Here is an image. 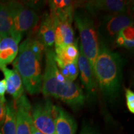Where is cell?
<instances>
[{
  "mask_svg": "<svg viewBox=\"0 0 134 134\" xmlns=\"http://www.w3.org/2000/svg\"><path fill=\"white\" fill-rule=\"evenodd\" d=\"M55 107L50 99L37 104L32 114L34 127L43 134H56L54 120Z\"/></svg>",
  "mask_w": 134,
  "mask_h": 134,
  "instance_id": "6",
  "label": "cell"
},
{
  "mask_svg": "<svg viewBox=\"0 0 134 134\" xmlns=\"http://www.w3.org/2000/svg\"><path fill=\"white\" fill-rule=\"evenodd\" d=\"M37 38L46 49H52L55 43V31L53 20L50 14H45L37 27Z\"/></svg>",
  "mask_w": 134,
  "mask_h": 134,
  "instance_id": "14",
  "label": "cell"
},
{
  "mask_svg": "<svg viewBox=\"0 0 134 134\" xmlns=\"http://www.w3.org/2000/svg\"><path fill=\"white\" fill-rule=\"evenodd\" d=\"M54 120L56 134H76L77 125L74 119L65 110L56 105Z\"/></svg>",
  "mask_w": 134,
  "mask_h": 134,
  "instance_id": "13",
  "label": "cell"
},
{
  "mask_svg": "<svg viewBox=\"0 0 134 134\" xmlns=\"http://www.w3.org/2000/svg\"><path fill=\"white\" fill-rule=\"evenodd\" d=\"M13 26V8L11 2L0 3V37H10Z\"/></svg>",
  "mask_w": 134,
  "mask_h": 134,
  "instance_id": "17",
  "label": "cell"
},
{
  "mask_svg": "<svg viewBox=\"0 0 134 134\" xmlns=\"http://www.w3.org/2000/svg\"><path fill=\"white\" fill-rule=\"evenodd\" d=\"M6 91V83L4 79L0 80V100L3 103H6V99H5V93Z\"/></svg>",
  "mask_w": 134,
  "mask_h": 134,
  "instance_id": "24",
  "label": "cell"
},
{
  "mask_svg": "<svg viewBox=\"0 0 134 134\" xmlns=\"http://www.w3.org/2000/svg\"><path fill=\"white\" fill-rule=\"evenodd\" d=\"M1 70L6 80V91L13 96L14 100H18L24 94V86L21 76L14 69L5 67Z\"/></svg>",
  "mask_w": 134,
  "mask_h": 134,
  "instance_id": "15",
  "label": "cell"
},
{
  "mask_svg": "<svg viewBox=\"0 0 134 134\" xmlns=\"http://www.w3.org/2000/svg\"><path fill=\"white\" fill-rule=\"evenodd\" d=\"M32 134H43L42 133L39 131V130H38L36 127H34V125L33 124V127H32Z\"/></svg>",
  "mask_w": 134,
  "mask_h": 134,
  "instance_id": "27",
  "label": "cell"
},
{
  "mask_svg": "<svg viewBox=\"0 0 134 134\" xmlns=\"http://www.w3.org/2000/svg\"><path fill=\"white\" fill-rule=\"evenodd\" d=\"M117 36L121 37L126 41H134L133 26H130L122 29L118 34Z\"/></svg>",
  "mask_w": 134,
  "mask_h": 134,
  "instance_id": "21",
  "label": "cell"
},
{
  "mask_svg": "<svg viewBox=\"0 0 134 134\" xmlns=\"http://www.w3.org/2000/svg\"><path fill=\"white\" fill-rule=\"evenodd\" d=\"M6 115L3 122V134H16V109L13 101L6 103Z\"/></svg>",
  "mask_w": 134,
  "mask_h": 134,
  "instance_id": "19",
  "label": "cell"
},
{
  "mask_svg": "<svg viewBox=\"0 0 134 134\" xmlns=\"http://www.w3.org/2000/svg\"><path fill=\"white\" fill-rule=\"evenodd\" d=\"M133 26V19L130 13L107 14L100 23L99 32L107 41L114 42L122 29Z\"/></svg>",
  "mask_w": 134,
  "mask_h": 134,
  "instance_id": "7",
  "label": "cell"
},
{
  "mask_svg": "<svg viewBox=\"0 0 134 134\" xmlns=\"http://www.w3.org/2000/svg\"><path fill=\"white\" fill-rule=\"evenodd\" d=\"M51 16L54 25L55 48L72 44L75 42L74 31L71 26L72 22L61 21Z\"/></svg>",
  "mask_w": 134,
  "mask_h": 134,
  "instance_id": "12",
  "label": "cell"
},
{
  "mask_svg": "<svg viewBox=\"0 0 134 134\" xmlns=\"http://www.w3.org/2000/svg\"><path fill=\"white\" fill-rule=\"evenodd\" d=\"M114 42L117 46L124 47L128 48V49H132V48H133L134 46V41H126V40L124 39L123 38L119 36H117Z\"/></svg>",
  "mask_w": 134,
  "mask_h": 134,
  "instance_id": "23",
  "label": "cell"
},
{
  "mask_svg": "<svg viewBox=\"0 0 134 134\" xmlns=\"http://www.w3.org/2000/svg\"><path fill=\"white\" fill-rule=\"evenodd\" d=\"M41 59L30 48L27 38L20 45L18 55L13 62L14 69L19 73L23 86L30 94H38L42 90Z\"/></svg>",
  "mask_w": 134,
  "mask_h": 134,
  "instance_id": "3",
  "label": "cell"
},
{
  "mask_svg": "<svg viewBox=\"0 0 134 134\" xmlns=\"http://www.w3.org/2000/svg\"><path fill=\"white\" fill-rule=\"evenodd\" d=\"M132 4V1L123 0H95L83 3V7L91 13L103 11L110 14L129 13Z\"/></svg>",
  "mask_w": 134,
  "mask_h": 134,
  "instance_id": "9",
  "label": "cell"
},
{
  "mask_svg": "<svg viewBox=\"0 0 134 134\" xmlns=\"http://www.w3.org/2000/svg\"><path fill=\"white\" fill-rule=\"evenodd\" d=\"M13 8V26L10 37L17 43L38 24L39 18L35 11L21 3L11 1Z\"/></svg>",
  "mask_w": 134,
  "mask_h": 134,
  "instance_id": "5",
  "label": "cell"
},
{
  "mask_svg": "<svg viewBox=\"0 0 134 134\" xmlns=\"http://www.w3.org/2000/svg\"><path fill=\"white\" fill-rule=\"evenodd\" d=\"M16 109V134H32L31 105L24 94L13 101Z\"/></svg>",
  "mask_w": 134,
  "mask_h": 134,
  "instance_id": "10",
  "label": "cell"
},
{
  "mask_svg": "<svg viewBox=\"0 0 134 134\" xmlns=\"http://www.w3.org/2000/svg\"><path fill=\"white\" fill-rule=\"evenodd\" d=\"M73 18L81 38L80 48L93 69L99 49V42L94 22L86 11L76 10Z\"/></svg>",
  "mask_w": 134,
  "mask_h": 134,
  "instance_id": "4",
  "label": "cell"
},
{
  "mask_svg": "<svg viewBox=\"0 0 134 134\" xmlns=\"http://www.w3.org/2000/svg\"><path fill=\"white\" fill-rule=\"evenodd\" d=\"M6 103H3L2 101L0 100V127L3 125V122L4 121L6 111Z\"/></svg>",
  "mask_w": 134,
  "mask_h": 134,
  "instance_id": "26",
  "label": "cell"
},
{
  "mask_svg": "<svg viewBox=\"0 0 134 134\" xmlns=\"http://www.w3.org/2000/svg\"><path fill=\"white\" fill-rule=\"evenodd\" d=\"M122 59L105 43L99 42V49L94 66L98 88L103 96L113 101L119 96L122 81Z\"/></svg>",
  "mask_w": 134,
  "mask_h": 134,
  "instance_id": "2",
  "label": "cell"
},
{
  "mask_svg": "<svg viewBox=\"0 0 134 134\" xmlns=\"http://www.w3.org/2000/svg\"><path fill=\"white\" fill-rule=\"evenodd\" d=\"M46 68L42 75V90L46 97H53L63 100L73 109L84 104L85 94L79 85L67 80L60 73L52 49H46Z\"/></svg>",
  "mask_w": 134,
  "mask_h": 134,
  "instance_id": "1",
  "label": "cell"
},
{
  "mask_svg": "<svg viewBox=\"0 0 134 134\" xmlns=\"http://www.w3.org/2000/svg\"><path fill=\"white\" fill-rule=\"evenodd\" d=\"M79 52L78 69L80 73V79L86 93L85 98H86L90 101H93L98 97L99 88L98 83L91 65L80 48Z\"/></svg>",
  "mask_w": 134,
  "mask_h": 134,
  "instance_id": "8",
  "label": "cell"
},
{
  "mask_svg": "<svg viewBox=\"0 0 134 134\" xmlns=\"http://www.w3.org/2000/svg\"><path fill=\"white\" fill-rule=\"evenodd\" d=\"M50 16L61 21H73V15L81 1L71 0H53L49 1Z\"/></svg>",
  "mask_w": 134,
  "mask_h": 134,
  "instance_id": "11",
  "label": "cell"
},
{
  "mask_svg": "<svg viewBox=\"0 0 134 134\" xmlns=\"http://www.w3.org/2000/svg\"><path fill=\"white\" fill-rule=\"evenodd\" d=\"M55 62L60 73L67 80L73 82L76 79L79 74L78 62L71 63H63L57 61Z\"/></svg>",
  "mask_w": 134,
  "mask_h": 134,
  "instance_id": "20",
  "label": "cell"
},
{
  "mask_svg": "<svg viewBox=\"0 0 134 134\" xmlns=\"http://www.w3.org/2000/svg\"><path fill=\"white\" fill-rule=\"evenodd\" d=\"M19 51L18 43L11 37L2 38L0 41V69L13 63Z\"/></svg>",
  "mask_w": 134,
  "mask_h": 134,
  "instance_id": "16",
  "label": "cell"
},
{
  "mask_svg": "<svg viewBox=\"0 0 134 134\" xmlns=\"http://www.w3.org/2000/svg\"><path fill=\"white\" fill-rule=\"evenodd\" d=\"M55 60L63 63L78 62L80 52L76 43L55 48Z\"/></svg>",
  "mask_w": 134,
  "mask_h": 134,
  "instance_id": "18",
  "label": "cell"
},
{
  "mask_svg": "<svg viewBox=\"0 0 134 134\" xmlns=\"http://www.w3.org/2000/svg\"><path fill=\"white\" fill-rule=\"evenodd\" d=\"M80 134H99V133L93 127L88 124H85L83 125Z\"/></svg>",
  "mask_w": 134,
  "mask_h": 134,
  "instance_id": "25",
  "label": "cell"
},
{
  "mask_svg": "<svg viewBox=\"0 0 134 134\" xmlns=\"http://www.w3.org/2000/svg\"><path fill=\"white\" fill-rule=\"evenodd\" d=\"M127 108L130 113H134V93L130 89H125Z\"/></svg>",
  "mask_w": 134,
  "mask_h": 134,
  "instance_id": "22",
  "label": "cell"
},
{
  "mask_svg": "<svg viewBox=\"0 0 134 134\" xmlns=\"http://www.w3.org/2000/svg\"><path fill=\"white\" fill-rule=\"evenodd\" d=\"M1 37H0V41H1Z\"/></svg>",
  "mask_w": 134,
  "mask_h": 134,
  "instance_id": "28",
  "label": "cell"
}]
</instances>
